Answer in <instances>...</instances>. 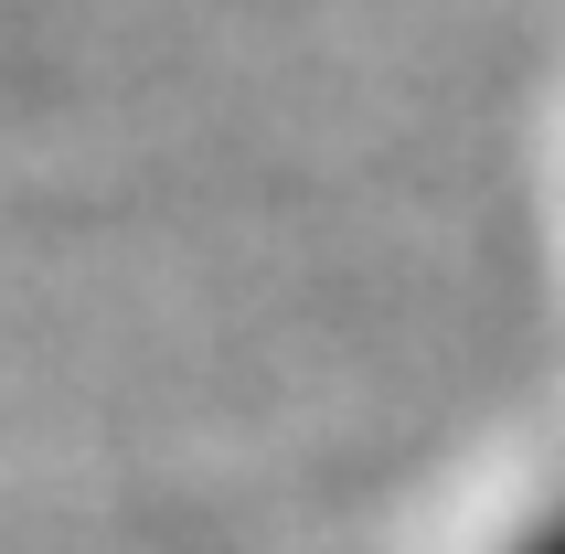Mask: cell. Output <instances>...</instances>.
I'll list each match as a JSON object with an SVG mask.
<instances>
[{"instance_id": "6da1fadb", "label": "cell", "mask_w": 565, "mask_h": 554, "mask_svg": "<svg viewBox=\"0 0 565 554\" xmlns=\"http://www.w3.org/2000/svg\"><path fill=\"white\" fill-rule=\"evenodd\" d=\"M491 554H565V491H555V501H534V512H523V523H512Z\"/></svg>"}]
</instances>
